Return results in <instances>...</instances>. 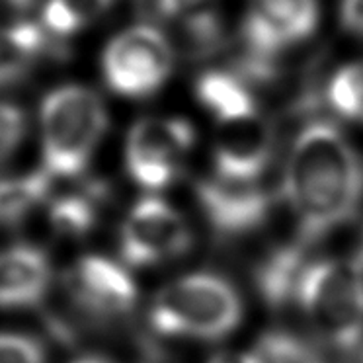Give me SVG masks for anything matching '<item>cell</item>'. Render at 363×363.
Returning a JSON list of instances; mask_svg holds the SVG:
<instances>
[{"instance_id": "6da1fadb", "label": "cell", "mask_w": 363, "mask_h": 363, "mask_svg": "<svg viewBox=\"0 0 363 363\" xmlns=\"http://www.w3.org/2000/svg\"><path fill=\"white\" fill-rule=\"evenodd\" d=\"M284 191L301 245L313 242L355 215L363 199V160L334 123L313 121L293 141Z\"/></svg>"}, {"instance_id": "7a4b0ae2", "label": "cell", "mask_w": 363, "mask_h": 363, "mask_svg": "<svg viewBox=\"0 0 363 363\" xmlns=\"http://www.w3.org/2000/svg\"><path fill=\"white\" fill-rule=\"evenodd\" d=\"M149 320L164 336L221 340L242 320V303L225 277L201 272L164 285L150 303Z\"/></svg>"}, {"instance_id": "3957f363", "label": "cell", "mask_w": 363, "mask_h": 363, "mask_svg": "<svg viewBox=\"0 0 363 363\" xmlns=\"http://www.w3.org/2000/svg\"><path fill=\"white\" fill-rule=\"evenodd\" d=\"M108 129V110L94 90L61 86L41 104V145L45 172L72 180L84 172Z\"/></svg>"}, {"instance_id": "277c9868", "label": "cell", "mask_w": 363, "mask_h": 363, "mask_svg": "<svg viewBox=\"0 0 363 363\" xmlns=\"http://www.w3.org/2000/svg\"><path fill=\"white\" fill-rule=\"evenodd\" d=\"M308 324L330 346L354 350L363 340V266L355 260L308 264L297 295Z\"/></svg>"}, {"instance_id": "5b68a950", "label": "cell", "mask_w": 363, "mask_h": 363, "mask_svg": "<svg viewBox=\"0 0 363 363\" xmlns=\"http://www.w3.org/2000/svg\"><path fill=\"white\" fill-rule=\"evenodd\" d=\"M172 69V43L160 30L149 24L133 26L116 35L102 57L108 88L131 100L157 94Z\"/></svg>"}, {"instance_id": "8992f818", "label": "cell", "mask_w": 363, "mask_h": 363, "mask_svg": "<svg viewBox=\"0 0 363 363\" xmlns=\"http://www.w3.org/2000/svg\"><path fill=\"white\" fill-rule=\"evenodd\" d=\"M318 24V0H248L242 35L248 49L246 71L269 77L281 51L307 40Z\"/></svg>"}, {"instance_id": "52a82bcc", "label": "cell", "mask_w": 363, "mask_h": 363, "mask_svg": "<svg viewBox=\"0 0 363 363\" xmlns=\"http://www.w3.org/2000/svg\"><path fill=\"white\" fill-rule=\"evenodd\" d=\"M194 143L196 129L186 119H139L127 135V172L145 190H162L176 178Z\"/></svg>"}, {"instance_id": "ba28073f", "label": "cell", "mask_w": 363, "mask_h": 363, "mask_svg": "<svg viewBox=\"0 0 363 363\" xmlns=\"http://www.w3.org/2000/svg\"><path fill=\"white\" fill-rule=\"evenodd\" d=\"M188 221L160 198H143L121 225V256L129 266H152L172 260L191 248Z\"/></svg>"}, {"instance_id": "9c48e42d", "label": "cell", "mask_w": 363, "mask_h": 363, "mask_svg": "<svg viewBox=\"0 0 363 363\" xmlns=\"http://www.w3.org/2000/svg\"><path fill=\"white\" fill-rule=\"evenodd\" d=\"M274 152V127L260 111L217 121L215 176L225 180H260Z\"/></svg>"}, {"instance_id": "30bf717a", "label": "cell", "mask_w": 363, "mask_h": 363, "mask_svg": "<svg viewBox=\"0 0 363 363\" xmlns=\"http://www.w3.org/2000/svg\"><path fill=\"white\" fill-rule=\"evenodd\" d=\"M67 291L72 301L98 318L127 315L137 301L133 277L104 256H84L67 274Z\"/></svg>"}, {"instance_id": "8fae6325", "label": "cell", "mask_w": 363, "mask_h": 363, "mask_svg": "<svg viewBox=\"0 0 363 363\" xmlns=\"http://www.w3.org/2000/svg\"><path fill=\"white\" fill-rule=\"evenodd\" d=\"M198 199L209 225L223 237L256 229L272 206V196L258 180H225L219 176L198 182Z\"/></svg>"}, {"instance_id": "7c38bea8", "label": "cell", "mask_w": 363, "mask_h": 363, "mask_svg": "<svg viewBox=\"0 0 363 363\" xmlns=\"http://www.w3.org/2000/svg\"><path fill=\"white\" fill-rule=\"evenodd\" d=\"M51 266L35 246H14L0 252V307L38 305L49 289Z\"/></svg>"}, {"instance_id": "4fadbf2b", "label": "cell", "mask_w": 363, "mask_h": 363, "mask_svg": "<svg viewBox=\"0 0 363 363\" xmlns=\"http://www.w3.org/2000/svg\"><path fill=\"white\" fill-rule=\"evenodd\" d=\"M63 41L43 26L16 22L0 28V86L24 79L41 57H65Z\"/></svg>"}, {"instance_id": "5bb4252c", "label": "cell", "mask_w": 363, "mask_h": 363, "mask_svg": "<svg viewBox=\"0 0 363 363\" xmlns=\"http://www.w3.org/2000/svg\"><path fill=\"white\" fill-rule=\"evenodd\" d=\"M196 94L215 121L238 118L258 111V104L240 77L230 72L209 71L201 74L196 84Z\"/></svg>"}, {"instance_id": "9a60e30c", "label": "cell", "mask_w": 363, "mask_h": 363, "mask_svg": "<svg viewBox=\"0 0 363 363\" xmlns=\"http://www.w3.org/2000/svg\"><path fill=\"white\" fill-rule=\"evenodd\" d=\"M98 184H84L67 194H49V219L53 229L63 237H82L98 221V207L102 198Z\"/></svg>"}, {"instance_id": "2e32d148", "label": "cell", "mask_w": 363, "mask_h": 363, "mask_svg": "<svg viewBox=\"0 0 363 363\" xmlns=\"http://www.w3.org/2000/svg\"><path fill=\"white\" fill-rule=\"evenodd\" d=\"M51 176L45 170L0 180V227H14L24 221L33 207L48 201Z\"/></svg>"}, {"instance_id": "e0dca14e", "label": "cell", "mask_w": 363, "mask_h": 363, "mask_svg": "<svg viewBox=\"0 0 363 363\" xmlns=\"http://www.w3.org/2000/svg\"><path fill=\"white\" fill-rule=\"evenodd\" d=\"M116 0H48L43 6V28L53 38L74 35L102 18Z\"/></svg>"}, {"instance_id": "ac0fdd59", "label": "cell", "mask_w": 363, "mask_h": 363, "mask_svg": "<svg viewBox=\"0 0 363 363\" xmlns=\"http://www.w3.org/2000/svg\"><path fill=\"white\" fill-rule=\"evenodd\" d=\"M308 264L303 262V250L297 248H285L281 252L274 254L266 266L260 269V289L264 297L272 305H281L285 301L297 295L301 276Z\"/></svg>"}, {"instance_id": "d6986e66", "label": "cell", "mask_w": 363, "mask_h": 363, "mask_svg": "<svg viewBox=\"0 0 363 363\" xmlns=\"http://www.w3.org/2000/svg\"><path fill=\"white\" fill-rule=\"evenodd\" d=\"M240 363H324L316 350L287 332H266L240 355Z\"/></svg>"}, {"instance_id": "ffe728a7", "label": "cell", "mask_w": 363, "mask_h": 363, "mask_svg": "<svg viewBox=\"0 0 363 363\" xmlns=\"http://www.w3.org/2000/svg\"><path fill=\"white\" fill-rule=\"evenodd\" d=\"M328 102L340 116L363 121V61L346 65L332 77Z\"/></svg>"}, {"instance_id": "44dd1931", "label": "cell", "mask_w": 363, "mask_h": 363, "mask_svg": "<svg viewBox=\"0 0 363 363\" xmlns=\"http://www.w3.org/2000/svg\"><path fill=\"white\" fill-rule=\"evenodd\" d=\"M182 20H184V40L188 43V51H191L194 55H207L219 48V43L223 41V26L213 12L201 10Z\"/></svg>"}, {"instance_id": "7402d4cb", "label": "cell", "mask_w": 363, "mask_h": 363, "mask_svg": "<svg viewBox=\"0 0 363 363\" xmlns=\"http://www.w3.org/2000/svg\"><path fill=\"white\" fill-rule=\"evenodd\" d=\"M0 363H45V350L32 336L0 334Z\"/></svg>"}, {"instance_id": "603a6c76", "label": "cell", "mask_w": 363, "mask_h": 363, "mask_svg": "<svg viewBox=\"0 0 363 363\" xmlns=\"http://www.w3.org/2000/svg\"><path fill=\"white\" fill-rule=\"evenodd\" d=\"M26 133V113L16 104L0 102V162L18 149Z\"/></svg>"}, {"instance_id": "cb8c5ba5", "label": "cell", "mask_w": 363, "mask_h": 363, "mask_svg": "<svg viewBox=\"0 0 363 363\" xmlns=\"http://www.w3.org/2000/svg\"><path fill=\"white\" fill-rule=\"evenodd\" d=\"M211 0H155L160 14L168 18H186L206 10Z\"/></svg>"}, {"instance_id": "d4e9b609", "label": "cell", "mask_w": 363, "mask_h": 363, "mask_svg": "<svg viewBox=\"0 0 363 363\" xmlns=\"http://www.w3.org/2000/svg\"><path fill=\"white\" fill-rule=\"evenodd\" d=\"M340 22L346 32L363 38V0H342Z\"/></svg>"}, {"instance_id": "484cf974", "label": "cell", "mask_w": 363, "mask_h": 363, "mask_svg": "<svg viewBox=\"0 0 363 363\" xmlns=\"http://www.w3.org/2000/svg\"><path fill=\"white\" fill-rule=\"evenodd\" d=\"M6 4H10L12 9H16V10H28L30 6H33V2L35 0H4Z\"/></svg>"}, {"instance_id": "4316f807", "label": "cell", "mask_w": 363, "mask_h": 363, "mask_svg": "<svg viewBox=\"0 0 363 363\" xmlns=\"http://www.w3.org/2000/svg\"><path fill=\"white\" fill-rule=\"evenodd\" d=\"M209 363H240V357H233L229 354H217Z\"/></svg>"}, {"instance_id": "83f0119b", "label": "cell", "mask_w": 363, "mask_h": 363, "mask_svg": "<svg viewBox=\"0 0 363 363\" xmlns=\"http://www.w3.org/2000/svg\"><path fill=\"white\" fill-rule=\"evenodd\" d=\"M74 363H110L108 359H102V357H82L79 362Z\"/></svg>"}]
</instances>
